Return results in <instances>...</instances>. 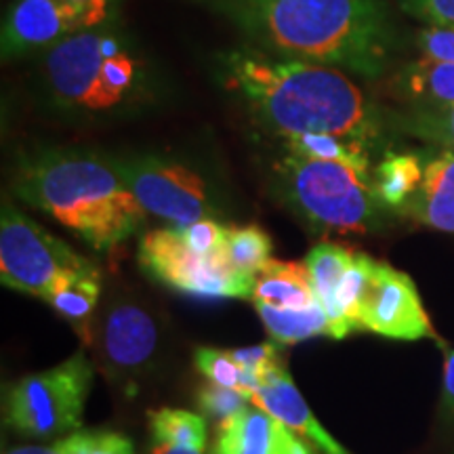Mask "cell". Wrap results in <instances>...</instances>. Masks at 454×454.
<instances>
[{
    "label": "cell",
    "instance_id": "6da1fadb",
    "mask_svg": "<svg viewBox=\"0 0 454 454\" xmlns=\"http://www.w3.org/2000/svg\"><path fill=\"white\" fill-rule=\"evenodd\" d=\"M221 74L225 87L282 141L337 135L372 150L383 137L381 112L337 67L242 47L223 55Z\"/></svg>",
    "mask_w": 454,
    "mask_h": 454
},
{
    "label": "cell",
    "instance_id": "7a4b0ae2",
    "mask_svg": "<svg viewBox=\"0 0 454 454\" xmlns=\"http://www.w3.org/2000/svg\"><path fill=\"white\" fill-rule=\"evenodd\" d=\"M251 47L286 59L374 78L394 55L395 30L383 0H204Z\"/></svg>",
    "mask_w": 454,
    "mask_h": 454
},
{
    "label": "cell",
    "instance_id": "3957f363",
    "mask_svg": "<svg viewBox=\"0 0 454 454\" xmlns=\"http://www.w3.org/2000/svg\"><path fill=\"white\" fill-rule=\"evenodd\" d=\"M13 194L98 253L127 242L147 215L112 158L84 150H43L26 156L15 170Z\"/></svg>",
    "mask_w": 454,
    "mask_h": 454
},
{
    "label": "cell",
    "instance_id": "277c9868",
    "mask_svg": "<svg viewBox=\"0 0 454 454\" xmlns=\"http://www.w3.org/2000/svg\"><path fill=\"white\" fill-rule=\"evenodd\" d=\"M41 66L51 104L90 121L141 107L156 87L145 51L118 20L74 34L44 51Z\"/></svg>",
    "mask_w": 454,
    "mask_h": 454
},
{
    "label": "cell",
    "instance_id": "5b68a950",
    "mask_svg": "<svg viewBox=\"0 0 454 454\" xmlns=\"http://www.w3.org/2000/svg\"><path fill=\"white\" fill-rule=\"evenodd\" d=\"M284 200L309 225L337 234H366L379 221L371 173L349 164L286 154L276 164Z\"/></svg>",
    "mask_w": 454,
    "mask_h": 454
},
{
    "label": "cell",
    "instance_id": "8992f818",
    "mask_svg": "<svg viewBox=\"0 0 454 454\" xmlns=\"http://www.w3.org/2000/svg\"><path fill=\"white\" fill-rule=\"evenodd\" d=\"M93 377V362L84 351L49 371L26 374L4 389V425L34 440H59L81 429Z\"/></svg>",
    "mask_w": 454,
    "mask_h": 454
},
{
    "label": "cell",
    "instance_id": "52a82bcc",
    "mask_svg": "<svg viewBox=\"0 0 454 454\" xmlns=\"http://www.w3.org/2000/svg\"><path fill=\"white\" fill-rule=\"evenodd\" d=\"M93 265L4 198L0 213V280L4 286L47 301L61 284Z\"/></svg>",
    "mask_w": 454,
    "mask_h": 454
},
{
    "label": "cell",
    "instance_id": "ba28073f",
    "mask_svg": "<svg viewBox=\"0 0 454 454\" xmlns=\"http://www.w3.org/2000/svg\"><path fill=\"white\" fill-rule=\"evenodd\" d=\"M139 265L164 286L198 299H251L254 278L238 271L227 254H204L184 240L177 225L141 236Z\"/></svg>",
    "mask_w": 454,
    "mask_h": 454
},
{
    "label": "cell",
    "instance_id": "9c48e42d",
    "mask_svg": "<svg viewBox=\"0 0 454 454\" xmlns=\"http://www.w3.org/2000/svg\"><path fill=\"white\" fill-rule=\"evenodd\" d=\"M110 158L147 215L170 225H190L217 215L211 184L192 164L158 154Z\"/></svg>",
    "mask_w": 454,
    "mask_h": 454
},
{
    "label": "cell",
    "instance_id": "30bf717a",
    "mask_svg": "<svg viewBox=\"0 0 454 454\" xmlns=\"http://www.w3.org/2000/svg\"><path fill=\"white\" fill-rule=\"evenodd\" d=\"M160 345L156 317L144 305L118 301L107 305L95 322L93 349L99 354L107 377L129 379L154 362Z\"/></svg>",
    "mask_w": 454,
    "mask_h": 454
},
{
    "label": "cell",
    "instance_id": "8fae6325",
    "mask_svg": "<svg viewBox=\"0 0 454 454\" xmlns=\"http://www.w3.org/2000/svg\"><path fill=\"white\" fill-rule=\"evenodd\" d=\"M360 328L400 340L434 337V328L411 276L377 259L362 299Z\"/></svg>",
    "mask_w": 454,
    "mask_h": 454
},
{
    "label": "cell",
    "instance_id": "7c38bea8",
    "mask_svg": "<svg viewBox=\"0 0 454 454\" xmlns=\"http://www.w3.org/2000/svg\"><path fill=\"white\" fill-rule=\"evenodd\" d=\"M82 30L70 0H13L0 34L3 59L44 53Z\"/></svg>",
    "mask_w": 454,
    "mask_h": 454
},
{
    "label": "cell",
    "instance_id": "4fadbf2b",
    "mask_svg": "<svg viewBox=\"0 0 454 454\" xmlns=\"http://www.w3.org/2000/svg\"><path fill=\"white\" fill-rule=\"evenodd\" d=\"M208 454H317L297 431L257 404L219 423Z\"/></svg>",
    "mask_w": 454,
    "mask_h": 454
},
{
    "label": "cell",
    "instance_id": "5bb4252c",
    "mask_svg": "<svg viewBox=\"0 0 454 454\" xmlns=\"http://www.w3.org/2000/svg\"><path fill=\"white\" fill-rule=\"evenodd\" d=\"M251 402L297 431L317 454H349L322 427L284 366L265 374L259 389L251 394Z\"/></svg>",
    "mask_w": 454,
    "mask_h": 454
},
{
    "label": "cell",
    "instance_id": "9a60e30c",
    "mask_svg": "<svg viewBox=\"0 0 454 454\" xmlns=\"http://www.w3.org/2000/svg\"><path fill=\"white\" fill-rule=\"evenodd\" d=\"M402 215L431 230L454 234V152L442 150L425 160L421 185Z\"/></svg>",
    "mask_w": 454,
    "mask_h": 454
},
{
    "label": "cell",
    "instance_id": "2e32d148",
    "mask_svg": "<svg viewBox=\"0 0 454 454\" xmlns=\"http://www.w3.org/2000/svg\"><path fill=\"white\" fill-rule=\"evenodd\" d=\"M254 308L303 309L317 303V294L308 265L271 259L254 278Z\"/></svg>",
    "mask_w": 454,
    "mask_h": 454
},
{
    "label": "cell",
    "instance_id": "e0dca14e",
    "mask_svg": "<svg viewBox=\"0 0 454 454\" xmlns=\"http://www.w3.org/2000/svg\"><path fill=\"white\" fill-rule=\"evenodd\" d=\"M101 297V271L98 265L74 276L47 299V303L74 328L82 345L93 348L98 305Z\"/></svg>",
    "mask_w": 454,
    "mask_h": 454
},
{
    "label": "cell",
    "instance_id": "ac0fdd59",
    "mask_svg": "<svg viewBox=\"0 0 454 454\" xmlns=\"http://www.w3.org/2000/svg\"><path fill=\"white\" fill-rule=\"evenodd\" d=\"M394 89L400 98L414 106L452 104L454 64L419 59L402 67L394 76Z\"/></svg>",
    "mask_w": 454,
    "mask_h": 454
},
{
    "label": "cell",
    "instance_id": "d6986e66",
    "mask_svg": "<svg viewBox=\"0 0 454 454\" xmlns=\"http://www.w3.org/2000/svg\"><path fill=\"white\" fill-rule=\"evenodd\" d=\"M354 254L356 253L351 248L343 247V244L325 240L311 247L309 254L305 257V265H308L311 282H314L317 301H320L322 308L326 309V314L333 320L334 339H345L343 333H340L337 314V286L345 274V270L354 261Z\"/></svg>",
    "mask_w": 454,
    "mask_h": 454
},
{
    "label": "cell",
    "instance_id": "ffe728a7",
    "mask_svg": "<svg viewBox=\"0 0 454 454\" xmlns=\"http://www.w3.org/2000/svg\"><path fill=\"white\" fill-rule=\"evenodd\" d=\"M263 322L265 331L271 340L280 345H294L301 340L314 337H333L334 328L331 316L322 308V303L309 305L303 309H271V308H254Z\"/></svg>",
    "mask_w": 454,
    "mask_h": 454
},
{
    "label": "cell",
    "instance_id": "44dd1931",
    "mask_svg": "<svg viewBox=\"0 0 454 454\" xmlns=\"http://www.w3.org/2000/svg\"><path fill=\"white\" fill-rule=\"evenodd\" d=\"M425 160L414 154H387L379 164L374 190L383 207L404 211L423 181Z\"/></svg>",
    "mask_w": 454,
    "mask_h": 454
},
{
    "label": "cell",
    "instance_id": "7402d4cb",
    "mask_svg": "<svg viewBox=\"0 0 454 454\" xmlns=\"http://www.w3.org/2000/svg\"><path fill=\"white\" fill-rule=\"evenodd\" d=\"M154 444H168L190 450H207L208 429L200 414L179 408H158L147 414Z\"/></svg>",
    "mask_w": 454,
    "mask_h": 454
},
{
    "label": "cell",
    "instance_id": "603a6c76",
    "mask_svg": "<svg viewBox=\"0 0 454 454\" xmlns=\"http://www.w3.org/2000/svg\"><path fill=\"white\" fill-rule=\"evenodd\" d=\"M284 145L288 154L349 164V167L371 173V150L337 135H303V137L286 139Z\"/></svg>",
    "mask_w": 454,
    "mask_h": 454
},
{
    "label": "cell",
    "instance_id": "cb8c5ba5",
    "mask_svg": "<svg viewBox=\"0 0 454 454\" xmlns=\"http://www.w3.org/2000/svg\"><path fill=\"white\" fill-rule=\"evenodd\" d=\"M274 242L259 225H227V257L244 276L257 274L271 261Z\"/></svg>",
    "mask_w": 454,
    "mask_h": 454
},
{
    "label": "cell",
    "instance_id": "d4e9b609",
    "mask_svg": "<svg viewBox=\"0 0 454 454\" xmlns=\"http://www.w3.org/2000/svg\"><path fill=\"white\" fill-rule=\"evenodd\" d=\"M402 129L412 137L454 152V101L452 104L414 106L402 118Z\"/></svg>",
    "mask_w": 454,
    "mask_h": 454
},
{
    "label": "cell",
    "instance_id": "484cf974",
    "mask_svg": "<svg viewBox=\"0 0 454 454\" xmlns=\"http://www.w3.org/2000/svg\"><path fill=\"white\" fill-rule=\"evenodd\" d=\"M55 442L64 454H135L127 435L107 429H76Z\"/></svg>",
    "mask_w": 454,
    "mask_h": 454
},
{
    "label": "cell",
    "instance_id": "4316f807",
    "mask_svg": "<svg viewBox=\"0 0 454 454\" xmlns=\"http://www.w3.org/2000/svg\"><path fill=\"white\" fill-rule=\"evenodd\" d=\"M194 364L207 381L221 387H231L242 391L244 372L242 368L236 364L230 351L217 349V348H196L194 351ZM247 394V391H244Z\"/></svg>",
    "mask_w": 454,
    "mask_h": 454
},
{
    "label": "cell",
    "instance_id": "83f0119b",
    "mask_svg": "<svg viewBox=\"0 0 454 454\" xmlns=\"http://www.w3.org/2000/svg\"><path fill=\"white\" fill-rule=\"evenodd\" d=\"M196 402L204 417L223 423L230 417H234L236 412H240L244 406L251 404V395L240 389L221 387V385L208 381L200 385V389L196 391Z\"/></svg>",
    "mask_w": 454,
    "mask_h": 454
},
{
    "label": "cell",
    "instance_id": "f1b7e54d",
    "mask_svg": "<svg viewBox=\"0 0 454 454\" xmlns=\"http://www.w3.org/2000/svg\"><path fill=\"white\" fill-rule=\"evenodd\" d=\"M280 343L271 340V343H261V345H251V348H240L231 349L230 354L236 360V364L242 368L247 374H254L263 381V377L268 372L274 371V368L282 366L280 364Z\"/></svg>",
    "mask_w": 454,
    "mask_h": 454
},
{
    "label": "cell",
    "instance_id": "f546056e",
    "mask_svg": "<svg viewBox=\"0 0 454 454\" xmlns=\"http://www.w3.org/2000/svg\"><path fill=\"white\" fill-rule=\"evenodd\" d=\"M402 9L431 27L454 30V0H402Z\"/></svg>",
    "mask_w": 454,
    "mask_h": 454
},
{
    "label": "cell",
    "instance_id": "4dcf8cb0",
    "mask_svg": "<svg viewBox=\"0 0 454 454\" xmlns=\"http://www.w3.org/2000/svg\"><path fill=\"white\" fill-rule=\"evenodd\" d=\"M417 49L423 59L454 64V30L448 27H423L417 34Z\"/></svg>",
    "mask_w": 454,
    "mask_h": 454
},
{
    "label": "cell",
    "instance_id": "1f68e13d",
    "mask_svg": "<svg viewBox=\"0 0 454 454\" xmlns=\"http://www.w3.org/2000/svg\"><path fill=\"white\" fill-rule=\"evenodd\" d=\"M121 3L122 0H70L74 11L81 17L84 30L116 21Z\"/></svg>",
    "mask_w": 454,
    "mask_h": 454
},
{
    "label": "cell",
    "instance_id": "d6a6232c",
    "mask_svg": "<svg viewBox=\"0 0 454 454\" xmlns=\"http://www.w3.org/2000/svg\"><path fill=\"white\" fill-rule=\"evenodd\" d=\"M442 406L454 419V349L448 351L444 362V383H442Z\"/></svg>",
    "mask_w": 454,
    "mask_h": 454
},
{
    "label": "cell",
    "instance_id": "836d02e7",
    "mask_svg": "<svg viewBox=\"0 0 454 454\" xmlns=\"http://www.w3.org/2000/svg\"><path fill=\"white\" fill-rule=\"evenodd\" d=\"M4 454H64L57 442H53L51 446H20L13 448V450H7Z\"/></svg>",
    "mask_w": 454,
    "mask_h": 454
},
{
    "label": "cell",
    "instance_id": "e575fe53",
    "mask_svg": "<svg viewBox=\"0 0 454 454\" xmlns=\"http://www.w3.org/2000/svg\"><path fill=\"white\" fill-rule=\"evenodd\" d=\"M150 454H204L200 450H190V448L168 446V444H154Z\"/></svg>",
    "mask_w": 454,
    "mask_h": 454
}]
</instances>
